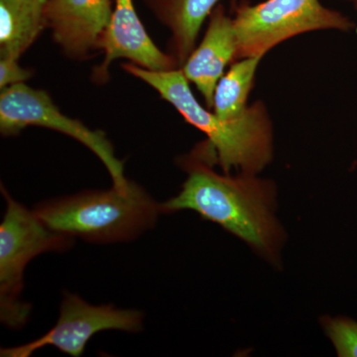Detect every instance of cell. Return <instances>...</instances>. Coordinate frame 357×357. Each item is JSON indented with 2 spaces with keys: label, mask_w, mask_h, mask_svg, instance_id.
I'll return each mask as SVG.
<instances>
[{
  "label": "cell",
  "mask_w": 357,
  "mask_h": 357,
  "mask_svg": "<svg viewBox=\"0 0 357 357\" xmlns=\"http://www.w3.org/2000/svg\"><path fill=\"white\" fill-rule=\"evenodd\" d=\"M144 314L138 310L112 305H91L75 294L65 293L56 325L37 340L13 347H2L1 357H30L46 347H54L73 357L82 356L96 333L105 331L138 333Z\"/></svg>",
  "instance_id": "52a82bcc"
},
{
  "label": "cell",
  "mask_w": 357,
  "mask_h": 357,
  "mask_svg": "<svg viewBox=\"0 0 357 357\" xmlns=\"http://www.w3.org/2000/svg\"><path fill=\"white\" fill-rule=\"evenodd\" d=\"M349 1H351L352 3L354 4V6H356V8L357 9V0H349Z\"/></svg>",
  "instance_id": "2e32d148"
},
{
  "label": "cell",
  "mask_w": 357,
  "mask_h": 357,
  "mask_svg": "<svg viewBox=\"0 0 357 357\" xmlns=\"http://www.w3.org/2000/svg\"><path fill=\"white\" fill-rule=\"evenodd\" d=\"M1 192L6 208L0 225V321L11 330H20L31 314V305L21 299L26 266L42 253L68 250L74 237L47 227L3 185Z\"/></svg>",
  "instance_id": "277c9868"
},
{
  "label": "cell",
  "mask_w": 357,
  "mask_h": 357,
  "mask_svg": "<svg viewBox=\"0 0 357 357\" xmlns=\"http://www.w3.org/2000/svg\"><path fill=\"white\" fill-rule=\"evenodd\" d=\"M260 57L244 58L234 63L220 77L213 96V112L225 121L243 116L248 109L249 93L253 88Z\"/></svg>",
  "instance_id": "4fadbf2b"
},
{
  "label": "cell",
  "mask_w": 357,
  "mask_h": 357,
  "mask_svg": "<svg viewBox=\"0 0 357 357\" xmlns=\"http://www.w3.org/2000/svg\"><path fill=\"white\" fill-rule=\"evenodd\" d=\"M123 69L152 86L188 123L206 134V140L194 152L211 165L222 167L225 174L236 168L255 175L271 161L272 123L262 102L248 107L239 119L225 121L199 105L182 69L155 72L132 63L124 64Z\"/></svg>",
  "instance_id": "7a4b0ae2"
},
{
  "label": "cell",
  "mask_w": 357,
  "mask_h": 357,
  "mask_svg": "<svg viewBox=\"0 0 357 357\" xmlns=\"http://www.w3.org/2000/svg\"><path fill=\"white\" fill-rule=\"evenodd\" d=\"M45 14L54 41L66 55L84 59L98 49L112 20V0H48Z\"/></svg>",
  "instance_id": "9c48e42d"
},
{
  "label": "cell",
  "mask_w": 357,
  "mask_h": 357,
  "mask_svg": "<svg viewBox=\"0 0 357 357\" xmlns=\"http://www.w3.org/2000/svg\"><path fill=\"white\" fill-rule=\"evenodd\" d=\"M98 49L105 53L102 64L93 72L98 83L107 81L109 68L117 59H128L143 69L166 72L178 69L174 56L163 53L152 39L136 13L133 0H116L112 20L100 38Z\"/></svg>",
  "instance_id": "ba28073f"
},
{
  "label": "cell",
  "mask_w": 357,
  "mask_h": 357,
  "mask_svg": "<svg viewBox=\"0 0 357 357\" xmlns=\"http://www.w3.org/2000/svg\"><path fill=\"white\" fill-rule=\"evenodd\" d=\"M181 163L188 173L187 180L177 196L160 204L162 213L196 211L276 261L283 231L274 215L273 182L252 174L220 175L194 151Z\"/></svg>",
  "instance_id": "6da1fadb"
},
{
  "label": "cell",
  "mask_w": 357,
  "mask_h": 357,
  "mask_svg": "<svg viewBox=\"0 0 357 357\" xmlns=\"http://www.w3.org/2000/svg\"><path fill=\"white\" fill-rule=\"evenodd\" d=\"M28 126L52 129L70 136L89 148L109 171L112 187L128 191L131 183L124 175V164L117 158L112 142L102 130H91L81 121L59 110L48 93L22 84L2 89L0 95V131L17 135Z\"/></svg>",
  "instance_id": "8992f818"
},
{
  "label": "cell",
  "mask_w": 357,
  "mask_h": 357,
  "mask_svg": "<svg viewBox=\"0 0 357 357\" xmlns=\"http://www.w3.org/2000/svg\"><path fill=\"white\" fill-rule=\"evenodd\" d=\"M172 33L173 56L185 64L195 49L202 25L220 0H143ZM236 0H232V4Z\"/></svg>",
  "instance_id": "8fae6325"
},
{
  "label": "cell",
  "mask_w": 357,
  "mask_h": 357,
  "mask_svg": "<svg viewBox=\"0 0 357 357\" xmlns=\"http://www.w3.org/2000/svg\"><path fill=\"white\" fill-rule=\"evenodd\" d=\"M326 333L340 357H357V321L349 318H325Z\"/></svg>",
  "instance_id": "5bb4252c"
},
{
  "label": "cell",
  "mask_w": 357,
  "mask_h": 357,
  "mask_svg": "<svg viewBox=\"0 0 357 357\" xmlns=\"http://www.w3.org/2000/svg\"><path fill=\"white\" fill-rule=\"evenodd\" d=\"M51 229L91 243H126L153 229L162 211L142 187L128 191H84L37 204L34 210Z\"/></svg>",
  "instance_id": "3957f363"
},
{
  "label": "cell",
  "mask_w": 357,
  "mask_h": 357,
  "mask_svg": "<svg viewBox=\"0 0 357 357\" xmlns=\"http://www.w3.org/2000/svg\"><path fill=\"white\" fill-rule=\"evenodd\" d=\"M48 0H0V58L20 60L47 25Z\"/></svg>",
  "instance_id": "7c38bea8"
},
{
  "label": "cell",
  "mask_w": 357,
  "mask_h": 357,
  "mask_svg": "<svg viewBox=\"0 0 357 357\" xmlns=\"http://www.w3.org/2000/svg\"><path fill=\"white\" fill-rule=\"evenodd\" d=\"M236 60L262 58L275 46L303 33L337 29L349 31L354 22L338 11L321 6L319 0H266L234 7Z\"/></svg>",
  "instance_id": "5b68a950"
},
{
  "label": "cell",
  "mask_w": 357,
  "mask_h": 357,
  "mask_svg": "<svg viewBox=\"0 0 357 357\" xmlns=\"http://www.w3.org/2000/svg\"><path fill=\"white\" fill-rule=\"evenodd\" d=\"M18 61L13 58H0V89L22 84L31 77V72L23 69Z\"/></svg>",
  "instance_id": "9a60e30c"
},
{
  "label": "cell",
  "mask_w": 357,
  "mask_h": 357,
  "mask_svg": "<svg viewBox=\"0 0 357 357\" xmlns=\"http://www.w3.org/2000/svg\"><path fill=\"white\" fill-rule=\"evenodd\" d=\"M236 54L234 20L225 13V7L217 6L211 11L203 41L182 68L185 79L197 86L208 109L213 107L215 86L225 67L236 61Z\"/></svg>",
  "instance_id": "30bf717a"
}]
</instances>
